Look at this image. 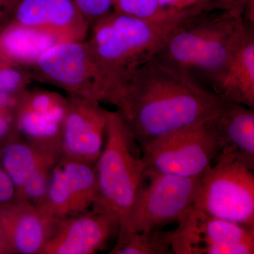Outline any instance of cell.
<instances>
[{"label": "cell", "mask_w": 254, "mask_h": 254, "mask_svg": "<svg viewBox=\"0 0 254 254\" xmlns=\"http://www.w3.org/2000/svg\"><path fill=\"white\" fill-rule=\"evenodd\" d=\"M211 7L204 2L153 18L115 11L93 25L86 42L109 81L110 93L137 68L155 58L177 28Z\"/></svg>", "instance_id": "7a4b0ae2"}, {"label": "cell", "mask_w": 254, "mask_h": 254, "mask_svg": "<svg viewBox=\"0 0 254 254\" xmlns=\"http://www.w3.org/2000/svg\"><path fill=\"white\" fill-rule=\"evenodd\" d=\"M200 177H184L145 169L122 237L179 222L191 208Z\"/></svg>", "instance_id": "8992f818"}, {"label": "cell", "mask_w": 254, "mask_h": 254, "mask_svg": "<svg viewBox=\"0 0 254 254\" xmlns=\"http://www.w3.org/2000/svg\"><path fill=\"white\" fill-rule=\"evenodd\" d=\"M210 11L177 28L155 58L190 76L196 72L213 81L228 63L247 21L242 6Z\"/></svg>", "instance_id": "3957f363"}, {"label": "cell", "mask_w": 254, "mask_h": 254, "mask_svg": "<svg viewBox=\"0 0 254 254\" xmlns=\"http://www.w3.org/2000/svg\"><path fill=\"white\" fill-rule=\"evenodd\" d=\"M33 80L80 95L107 102L111 87L86 41L60 42L27 68Z\"/></svg>", "instance_id": "52a82bcc"}, {"label": "cell", "mask_w": 254, "mask_h": 254, "mask_svg": "<svg viewBox=\"0 0 254 254\" xmlns=\"http://www.w3.org/2000/svg\"><path fill=\"white\" fill-rule=\"evenodd\" d=\"M208 120L168 133L141 147L145 169L180 177L202 176L219 153Z\"/></svg>", "instance_id": "ba28073f"}, {"label": "cell", "mask_w": 254, "mask_h": 254, "mask_svg": "<svg viewBox=\"0 0 254 254\" xmlns=\"http://www.w3.org/2000/svg\"><path fill=\"white\" fill-rule=\"evenodd\" d=\"M208 124L216 138L218 155H231L254 171L253 108L225 101Z\"/></svg>", "instance_id": "2e32d148"}, {"label": "cell", "mask_w": 254, "mask_h": 254, "mask_svg": "<svg viewBox=\"0 0 254 254\" xmlns=\"http://www.w3.org/2000/svg\"><path fill=\"white\" fill-rule=\"evenodd\" d=\"M48 30L60 42L86 41L91 26L73 0H46Z\"/></svg>", "instance_id": "ac0fdd59"}, {"label": "cell", "mask_w": 254, "mask_h": 254, "mask_svg": "<svg viewBox=\"0 0 254 254\" xmlns=\"http://www.w3.org/2000/svg\"><path fill=\"white\" fill-rule=\"evenodd\" d=\"M224 101L254 108V24L247 22L228 63L210 82Z\"/></svg>", "instance_id": "9a60e30c"}, {"label": "cell", "mask_w": 254, "mask_h": 254, "mask_svg": "<svg viewBox=\"0 0 254 254\" xmlns=\"http://www.w3.org/2000/svg\"><path fill=\"white\" fill-rule=\"evenodd\" d=\"M99 205L124 230L145 171L141 147L118 112L108 111L103 151L95 164Z\"/></svg>", "instance_id": "277c9868"}, {"label": "cell", "mask_w": 254, "mask_h": 254, "mask_svg": "<svg viewBox=\"0 0 254 254\" xmlns=\"http://www.w3.org/2000/svg\"><path fill=\"white\" fill-rule=\"evenodd\" d=\"M118 220L99 205L59 220L42 254H93L103 250L113 235Z\"/></svg>", "instance_id": "4fadbf2b"}, {"label": "cell", "mask_w": 254, "mask_h": 254, "mask_svg": "<svg viewBox=\"0 0 254 254\" xmlns=\"http://www.w3.org/2000/svg\"><path fill=\"white\" fill-rule=\"evenodd\" d=\"M193 208L214 218L254 227V171L218 155L200 177Z\"/></svg>", "instance_id": "5b68a950"}, {"label": "cell", "mask_w": 254, "mask_h": 254, "mask_svg": "<svg viewBox=\"0 0 254 254\" xmlns=\"http://www.w3.org/2000/svg\"><path fill=\"white\" fill-rule=\"evenodd\" d=\"M62 155V143L26 138L6 143L0 151V164L14 185L15 199L43 204L52 172Z\"/></svg>", "instance_id": "30bf717a"}, {"label": "cell", "mask_w": 254, "mask_h": 254, "mask_svg": "<svg viewBox=\"0 0 254 254\" xmlns=\"http://www.w3.org/2000/svg\"><path fill=\"white\" fill-rule=\"evenodd\" d=\"M203 2V0H177L176 9L180 11Z\"/></svg>", "instance_id": "484cf974"}, {"label": "cell", "mask_w": 254, "mask_h": 254, "mask_svg": "<svg viewBox=\"0 0 254 254\" xmlns=\"http://www.w3.org/2000/svg\"><path fill=\"white\" fill-rule=\"evenodd\" d=\"M60 42L49 30L11 23L0 33V60L28 68Z\"/></svg>", "instance_id": "e0dca14e"}, {"label": "cell", "mask_w": 254, "mask_h": 254, "mask_svg": "<svg viewBox=\"0 0 254 254\" xmlns=\"http://www.w3.org/2000/svg\"><path fill=\"white\" fill-rule=\"evenodd\" d=\"M173 230L129 232L118 237L111 254H168L172 252Z\"/></svg>", "instance_id": "d6986e66"}, {"label": "cell", "mask_w": 254, "mask_h": 254, "mask_svg": "<svg viewBox=\"0 0 254 254\" xmlns=\"http://www.w3.org/2000/svg\"><path fill=\"white\" fill-rule=\"evenodd\" d=\"M108 110L98 100L68 95L62 126L63 158L95 165L105 145Z\"/></svg>", "instance_id": "8fae6325"}, {"label": "cell", "mask_w": 254, "mask_h": 254, "mask_svg": "<svg viewBox=\"0 0 254 254\" xmlns=\"http://www.w3.org/2000/svg\"><path fill=\"white\" fill-rule=\"evenodd\" d=\"M97 197L95 165L62 157L52 172L43 205L61 220L90 210Z\"/></svg>", "instance_id": "7c38bea8"}, {"label": "cell", "mask_w": 254, "mask_h": 254, "mask_svg": "<svg viewBox=\"0 0 254 254\" xmlns=\"http://www.w3.org/2000/svg\"><path fill=\"white\" fill-rule=\"evenodd\" d=\"M186 71L153 58L120 83L115 105L140 147L177 130L205 123L225 104Z\"/></svg>", "instance_id": "6da1fadb"}, {"label": "cell", "mask_w": 254, "mask_h": 254, "mask_svg": "<svg viewBox=\"0 0 254 254\" xmlns=\"http://www.w3.org/2000/svg\"><path fill=\"white\" fill-rule=\"evenodd\" d=\"M173 230L175 254H253L254 227L214 218L191 207Z\"/></svg>", "instance_id": "9c48e42d"}, {"label": "cell", "mask_w": 254, "mask_h": 254, "mask_svg": "<svg viewBox=\"0 0 254 254\" xmlns=\"http://www.w3.org/2000/svg\"><path fill=\"white\" fill-rule=\"evenodd\" d=\"M1 1H3V0H0V2H1Z\"/></svg>", "instance_id": "f1b7e54d"}, {"label": "cell", "mask_w": 254, "mask_h": 254, "mask_svg": "<svg viewBox=\"0 0 254 254\" xmlns=\"http://www.w3.org/2000/svg\"><path fill=\"white\" fill-rule=\"evenodd\" d=\"M15 199V189L0 164V206Z\"/></svg>", "instance_id": "603a6c76"}, {"label": "cell", "mask_w": 254, "mask_h": 254, "mask_svg": "<svg viewBox=\"0 0 254 254\" xmlns=\"http://www.w3.org/2000/svg\"><path fill=\"white\" fill-rule=\"evenodd\" d=\"M14 254L9 245V242L6 240L2 227L0 225V254Z\"/></svg>", "instance_id": "d4e9b609"}, {"label": "cell", "mask_w": 254, "mask_h": 254, "mask_svg": "<svg viewBox=\"0 0 254 254\" xmlns=\"http://www.w3.org/2000/svg\"><path fill=\"white\" fill-rule=\"evenodd\" d=\"M91 27L111 13L112 0H73Z\"/></svg>", "instance_id": "7402d4cb"}, {"label": "cell", "mask_w": 254, "mask_h": 254, "mask_svg": "<svg viewBox=\"0 0 254 254\" xmlns=\"http://www.w3.org/2000/svg\"><path fill=\"white\" fill-rule=\"evenodd\" d=\"M12 23L25 27L48 30L46 0H20Z\"/></svg>", "instance_id": "ffe728a7"}, {"label": "cell", "mask_w": 254, "mask_h": 254, "mask_svg": "<svg viewBox=\"0 0 254 254\" xmlns=\"http://www.w3.org/2000/svg\"><path fill=\"white\" fill-rule=\"evenodd\" d=\"M115 12L138 18H160L173 12L164 9L158 0H112Z\"/></svg>", "instance_id": "44dd1931"}, {"label": "cell", "mask_w": 254, "mask_h": 254, "mask_svg": "<svg viewBox=\"0 0 254 254\" xmlns=\"http://www.w3.org/2000/svg\"><path fill=\"white\" fill-rule=\"evenodd\" d=\"M58 221L43 204L14 199L0 206V225L14 254H42Z\"/></svg>", "instance_id": "5bb4252c"}, {"label": "cell", "mask_w": 254, "mask_h": 254, "mask_svg": "<svg viewBox=\"0 0 254 254\" xmlns=\"http://www.w3.org/2000/svg\"><path fill=\"white\" fill-rule=\"evenodd\" d=\"M227 1L231 3L232 4L240 5V6H242L241 4H242V2H245L247 0H227Z\"/></svg>", "instance_id": "83f0119b"}, {"label": "cell", "mask_w": 254, "mask_h": 254, "mask_svg": "<svg viewBox=\"0 0 254 254\" xmlns=\"http://www.w3.org/2000/svg\"><path fill=\"white\" fill-rule=\"evenodd\" d=\"M158 2L159 5L164 9L178 11L176 9L177 0H158Z\"/></svg>", "instance_id": "4316f807"}, {"label": "cell", "mask_w": 254, "mask_h": 254, "mask_svg": "<svg viewBox=\"0 0 254 254\" xmlns=\"http://www.w3.org/2000/svg\"><path fill=\"white\" fill-rule=\"evenodd\" d=\"M10 108L0 109V138H2L9 131L11 127V116Z\"/></svg>", "instance_id": "cb8c5ba5"}]
</instances>
